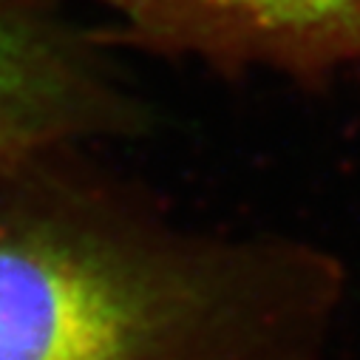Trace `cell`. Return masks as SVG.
<instances>
[{
    "label": "cell",
    "instance_id": "cell-1",
    "mask_svg": "<svg viewBox=\"0 0 360 360\" xmlns=\"http://www.w3.org/2000/svg\"><path fill=\"white\" fill-rule=\"evenodd\" d=\"M82 150L0 162V360H326L332 252L188 227Z\"/></svg>",
    "mask_w": 360,
    "mask_h": 360
},
{
    "label": "cell",
    "instance_id": "cell-2",
    "mask_svg": "<svg viewBox=\"0 0 360 360\" xmlns=\"http://www.w3.org/2000/svg\"><path fill=\"white\" fill-rule=\"evenodd\" d=\"M142 108L108 65L37 9L0 6V162L134 134Z\"/></svg>",
    "mask_w": 360,
    "mask_h": 360
}]
</instances>
